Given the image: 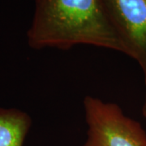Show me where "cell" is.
Here are the masks:
<instances>
[{
  "instance_id": "6da1fadb",
  "label": "cell",
  "mask_w": 146,
  "mask_h": 146,
  "mask_svg": "<svg viewBox=\"0 0 146 146\" xmlns=\"http://www.w3.org/2000/svg\"><path fill=\"white\" fill-rule=\"evenodd\" d=\"M27 39L35 50L89 45L127 55L102 0H36Z\"/></svg>"
},
{
  "instance_id": "7a4b0ae2",
  "label": "cell",
  "mask_w": 146,
  "mask_h": 146,
  "mask_svg": "<svg viewBox=\"0 0 146 146\" xmlns=\"http://www.w3.org/2000/svg\"><path fill=\"white\" fill-rule=\"evenodd\" d=\"M83 106L88 125L83 146H145V130L117 104L86 96Z\"/></svg>"
},
{
  "instance_id": "3957f363",
  "label": "cell",
  "mask_w": 146,
  "mask_h": 146,
  "mask_svg": "<svg viewBox=\"0 0 146 146\" xmlns=\"http://www.w3.org/2000/svg\"><path fill=\"white\" fill-rule=\"evenodd\" d=\"M127 55L146 72V0H102Z\"/></svg>"
},
{
  "instance_id": "277c9868",
  "label": "cell",
  "mask_w": 146,
  "mask_h": 146,
  "mask_svg": "<svg viewBox=\"0 0 146 146\" xmlns=\"http://www.w3.org/2000/svg\"><path fill=\"white\" fill-rule=\"evenodd\" d=\"M31 123L25 112L0 108V146H23Z\"/></svg>"
},
{
  "instance_id": "5b68a950",
  "label": "cell",
  "mask_w": 146,
  "mask_h": 146,
  "mask_svg": "<svg viewBox=\"0 0 146 146\" xmlns=\"http://www.w3.org/2000/svg\"><path fill=\"white\" fill-rule=\"evenodd\" d=\"M145 83H146V72H145ZM143 115L146 118V95H145V103L143 106Z\"/></svg>"
},
{
  "instance_id": "8992f818",
  "label": "cell",
  "mask_w": 146,
  "mask_h": 146,
  "mask_svg": "<svg viewBox=\"0 0 146 146\" xmlns=\"http://www.w3.org/2000/svg\"><path fill=\"white\" fill-rule=\"evenodd\" d=\"M145 146H146V145H145Z\"/></svg>"
}]
</instances>
